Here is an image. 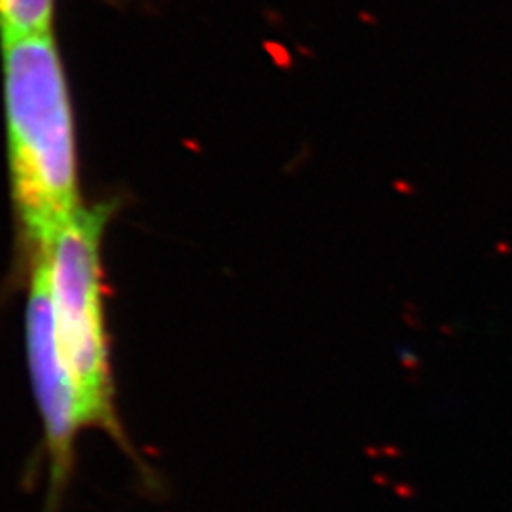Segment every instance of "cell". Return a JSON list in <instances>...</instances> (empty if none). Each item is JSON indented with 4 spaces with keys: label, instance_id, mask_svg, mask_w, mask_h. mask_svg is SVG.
Segmentation results:
<instances>
[{
    "label": "cell",
    "instance_id": "3",
    "mask_svg": "<svg viewBox=\"0 0 512 512\" xmlns=\"http://www.w3.org/2000/svg\"><path fill=\"white\" fill-rule=\"evenodd\" d=\"M25 351L29 380L42 425L44 454L48 459V497L44 512H61L73 484L78 461V439L86 421L73 382L63 366L46 277L33 262L25 310Z\"/></svg>",
    "mask_w": 512,
    "mask_h": 512
},
{
    "label": "cell",
    "instance_id": "4",
    "mask_svg": "<svg viewBox=\"0 0 512 512\" xmlns=\"http://www.w3.org/2000/svg\"><path fill=\"white\" fill-rule=\"evenodd\" d=\"M55 0H0L2 44L19 38L50 35Z\"/></svg>",
    "mask_w": 512,
    "mask_h": 512
},
{
    "label": "cell",
    "instance_id": "2",
    "mask_svg": "<svg viewBox=\"0 0 512 512\" xmlns=\"http://www.w3.org/2000/svg\"><path fill=\"white\" fill-rule=\"evenodd\" d=\"M107 215L103 207H80L48 247L33 256V262L46 277L57 349L73 382L86 429L109 435L154 486L152 471L129 439L116 404L99 251Z\"/></svg>",
    "mask_w": 512,
    "mask_h": 512
},
{
    "label": "cell",
    "instance_id": "1",
    "mask_svg": "<svg viewBox=\"0 0 512 512\" xmlns=\"http://www.w3.org/2000/svg\"><path fill=\"white\" fill-rule=\"evenodd\" d=\"M2 46L12 192L35 256L82 207L73 109L52 33Z\"/></svg>",
    "mask_w": 512,
    "mask_h": 512
}]
</instances>
